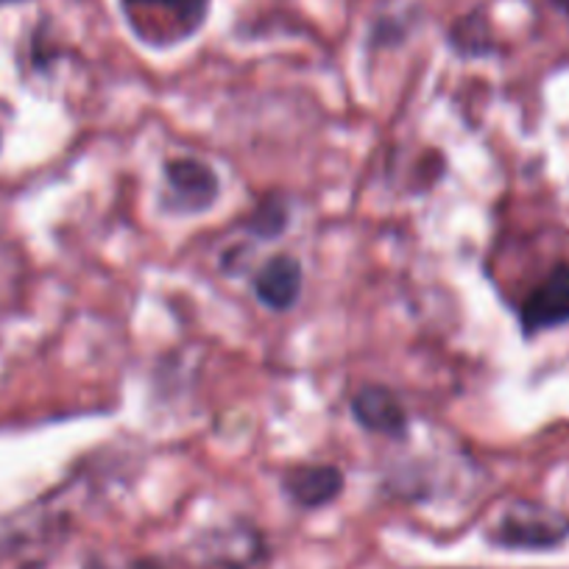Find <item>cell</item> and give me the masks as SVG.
Wrapping results in <instances>:
<instances>
[{
    "label": "cell",
    "mask_w": 569,
    "mask_h": 569,
    "mask_svg": "<svg viewBox=\"0 0 569 569\" xmlns=\"http://www.w3.org/2000/svg\"><path fill=\"white\" fill-rule=\"evenodd\" d=\"M126 12H131V18L142 12H162L168 23H173L177 31V40H184L188 34H193L201 23H204L207 12H210V0H123Z\"/></svg>",
    "instance_id": "7"
},
{
    "label": "cell",
    "mask_w": 569,
    "mask_h": 569,
    "mask_svg": "<svg viewBox=\"0 0 569 569\" xmlns=\"http://www.w3.org/2000/svg\"><path fill=\"white\" fill-rule=\"evenodd\" d=\"M302 282L305 273L297 257L277 254L257 271L254 293L266 308L282 313V310H291L299 302V297H302Z\"/></svg>",
    "instance_id": "6"
},
{
    "label": "cell",
    "mask_w": 569,
    "mask_h": 569,
    "mask_svg": "<svg viewBox=\"0 0 569 569\" xmlns=\"http://www.w3.org/2000/svg\"><path fill=\"white\" fill-rule=\"evenodd\" d=\"M166 184H168V201H171L173 212H204L216 204L218 184L216 171L204 166L201 160H190V157H177V160L166 162Z\"/></svg>",
    "instance_id": "1"
},
{
    "label": "cell",
    "mask_w": 569,
    "mask_h": 569,
    "mask_svg": "<svg viewBox=\"0 0 569 569\" xmlns=\"http://www.w3.org/2000/svg\"><path fill=\"white\" fill-rule=\"evenodd\" d=\"M352 416L369 433L402 439L408 433V410L386 386H363L352 397Z\"/></svg>",
    "instance_id": "4"
},
{
    "label": "cell",
    "mask_w": 569,
    "mask_h": 569,
    "mask_svg": "<svg viewBox=\"0 0 569 569\" xmlns=\"http://www.w3.org/2000/svg\"><path fill=\"white\" fill-rule=\"evenodd\" d=\"M249 232H254L257 238H277L284 227H288V207L277 196H268L266 201H260L254 212L249 218Z\"/></svg>",
    "instance_id": "8"
},
{
    "label": "cell",
    "mask_w": 569,
    "mask_h": 569,
    "mask_svg": "<svg viewBox=\"0 0 569 569\" xmlns=\"http://www.w3.org/2000/svg\"><path fill=\"white\" fill-rule=\"evenodd\" d=\"M282 489L299 508L330 506L341 497L343 472L332 463H302L284 472Z\"/></svg>",
    "instance_id": "5"
},
{
    "label": "cell",
    "mask_w": 569,
    "mask_h": 569,
    "mask_svg": "<svg viewBox=\"0 0 569 569\" xmlns=\"http://www.w3.org/2000/svg\"><path fill=\"white\" fill-rule=\"evenodd\" d=\"M525 336L569 321V266H558L519 308Z\"/></svg>",
    "instance_id": "3"
},
{
    "label": "cell",
    "mask_w": 569,
    "mask_h": 569,
    "mask_svg": "<svg viewBox=\"0 0 569 569\" xmlns=\"http://www.w3.org/2000/svg\"><path fill=\"white\" fill-rule=\"evenodd\" d=\"M567 536V525L556 517H547L539 508H513L495 528L491 539L511 550H547Z\"/></svg>",
    "instance_id": "2"
}]
</instances>
